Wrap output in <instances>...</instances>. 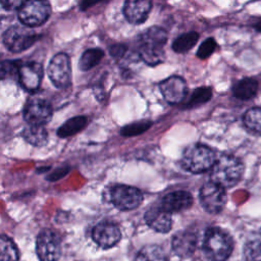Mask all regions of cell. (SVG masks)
I'll list each match as a JSON object with an SVG mask.
<instances>
[{
  "mask_svg": "<svg viewBox=\"0 0 261 261\" xmlns=\"http://www.w3.org/2000/svg\"><path fill=\"white\" fill-rule=\"evenodd\" d=\"M217 44L213 38H208L206 39L199 47L197 51V57L201 59H206L208 58L216 49Z\"/></svg>",
  "mask_w": 261,
  "mask_h": 261,
  "instance_id": "4dcf8cb0",
  "label": "cell"
},
{
  "mask_svg": "<svg viewBox=\"0 0 261 261\" xmlns=\"http://www.w3.org/2000/svg\"><path fill=\"white\" fill-rule=\"evenodd\" d=\"M259 234L261 236V228H260V231H259Z\"/></svg>",
  "mask_w": 261,
  "mask_h": 261,
  "instance_id": "d590c367",
  "label": "cell"
},
{
  "mask_svg": "<svg viewBox=\"0 0 261 261\" xmlns=\"http://www.w3.org/2000/svg\"><path fill=\"white\" fill-rule=\"evenodd\" d=\"M20 62L16 60L0 61V81L18 76Z\"/></svg>",
  "mask_w": 261,
  "mask_h": 261,
  "instance_id": "f1b7e54d",
  "label": "cell"
},
{
  "mask_svg": "<svg viewBox=\"0 0 261 261\" xmlns=\"http://www.w3.org/2000/svg\"><path fill=\"white\" fill-rule=\"evenodd\" d=\"M51 14V6L47 1H25L18 9L20 22L28 27H38L44 23Z\"/></svg>",
  "mask_w": 261,
  "mask_h": 261,
  "instance_id": "5b68a950",
  "label": "cell"
},
{
  "mask_svg": "<svg viewBox=\"0 0 261 261\" xmlns=\"http://www.w3.org/2000/svg\"><path fill=\"white\" fill-rule=\"evenodd\" d=\"M152 122L151 121H138L130 123L128 125H125L124 127L121 128V136L123 137H134L138 136L144 132H146L150 126Z\"/></svg>",
  "mask_w": 261,
  "mask_h": 261,
  "instance_id": "f546056e",
  "label": "cell"
},
{
  "mask_svg": "<svg viewBox=\"0 0 261 261\" xmlns=\"http://www.w3.org/2000/svg\"><path fill=\"white\" fill-rule=\"evenodd\" d=\"M212 96V90L208 87H201L194 90L190 100L187 103L188 107H194L206 103Z\"/></svg>",
  "mask_w": 261,
  "mask_h": 261,
  "instance_id": "83f0119b",
  "label": "cell"
},
{
  "mask_svg": "<svg viewBox=\"0 0 261 261\" xmlns=\"http://www.w3.org/2000/svg\"><path fill=\"white\" fill-rule=\"evenodd\" d=\"M151 8L152 3L147 0L126 1L123 6V13L130 23L140 24L147 19Z\"/></svg>",
  "mask_w": 261,
  "mask_h": 261,
  "instance_id": "ac0fdd59",
  "label": "cell"
},
{
  "mask_svg": "<svg viewBox=\"0 0 261 261\" xmlns=\"http://www.w3.org/2000/svg\"><path fill=\"white\" fill-rule=\"evenodd\" d=\"M232 239L219 227H210L205 232L203 249L213 261H225L232 252Z\"/></svg>",
  "mask_w": 261,
  "mask_h": 261,
  "instance_id": "3957f363",
  "label": "cell"
},
{
  "mask_svg": "<svg viewBox=\"0 0 261 261\" xmlns=\"http://www.w3.org/2000/svg\"><path fill=\"white\" fill-rule=\"evenodd\" d=\"M258 91V82L251 77L243 79L232 86V95L241 100L252 99Z\"/></svg>",
  "mask_w": 261,
  "mask_h": 261,
  "instance_id": "d6986e66",
  "label": "cell"
},
{
  "mask_svg": "<svg viewBox=\"0 0 261 261\" xmlns=\"http://www.w3.org/2000/svg\"><path fill=\"white\" fill-rule=\"evenodd\" d=\"M87 117L85 116H75L70 119H68L66 122H64L57 130V135L60 138H66L70 137L72 135H75L80 130H82L87 125Z\"/></svg>",
  "mask_w": 261,
  "mask_h": 261,
  "instance_id": "44dd1931",
  "label": "cell"
},
{
  "mask_svg": "<svg viewBox=\"0 0 261 261\" xmlns=\"http://www.w3.org/2000/svg\"><path fill=\"white\" fill-rule=\"evenodd\" d=\"M167 41V33L160 27L147 29L139 38L140 57L148 65H157L164 61V45Z\"/></svg>",
  "mask_w": 261,
  "mask_h": 261,
  "instance_id": "6da1fadb",
  "label": "cell"
},
{
  "mask_svg": "<svg viewBox=\"0 0 261 261\" xmlns=\"http://www.w3.org/2000/svg\"><path fill=\"white\" fill-rule=\"evenodd\" d=\"M125 50H126V48L123 45H114V46L110 47L109 52L113 58L117 59V58H120L123 56V54L125 53Z\"/></svg>",
  "mask_w": 261,
  "mask_h": 261,
  "instance_id": "1f68e13d",
  "label": "cell"
},
{
  "mask_svg": "<svg viewBox=\"0 0 261 261\" xmlns=\"http://www.w3.org/2000/svg\"><path fill=\"white\" fill-rule=\"evenodd\" d=\"M199 198L203 208L212 214L219 213L226 203L224 189L212 181L204 184L200 190Z\"/></svg>",
  "mask_w": 261,
  "mask_h": 261,
  "instance_id": "9c48e42d",
  "label": "cell"
},
{
  "mask_svg": "<svg viewBox=\"0 0 261 261\" xmlns=\"http://www.w3.org/2000/svg\"><path fill=\"white\" fill-rule=\"evenodd\" d=\"M110 201L119 210H133L142 203L143 194L135 187L118 185L110 190Z\"/></svg>",
  "mask_w": 261,
  "mask_h": 261,
  "instance_id": "52a82bcc",
  "label": "cell"
},
{
  "mask_svg": "<svg viewBox=\"0 0 261 261\" xmlns=\"http://www.w3.org/2000/svg\"><path fill=\"white\" fill-rule=\"evenodd\" d=\"M244 172V164L233 155H222L211 167L210 178L217 186L228 189L236 186Z\"/></svg>",
  "mask_w": 261,
  "mask_h": 261,
  "instance_id": "7a4b0ae2",
  "label": "cell"
},
{
  "mask_svg": "<svg viewBox=\"0 0 261 261\" xmlns=\"http://www.w3.org/2000/svg\"><path fill=\"white\" fill-rule=\"evenodd\" d=\"M243 121L249 129L261 133V107H254L249 109L244 114Z\"/></svg>",
  "mask_w": 261,
  "mask_h": 261,
  "instance_id": "4316f807",
  "label": "cell"
},
{
  "mask_svg": "<svg viewBox=\"0 0 261 261\" xmlns=\"http://www.w3.org/2000/svg\"><path fill=\"white\" fill-rule=\"evenodd\" d=\"M244 252L249 261H261V236L250 238L245 245Z\"/></svg>",
  "mask_w": 261,
  "mask_h": 261,
  "instance_id": "484cf974",
  "label": "cell"
},
{
  "mask_svg": "<svg viewBox=\"0 0 261 261\" xmlns=\"http://www.w3.org/2000/svg\"><path fill=\"white\" fill-rule=\"evenodd\" d=\"M135 261H167V257L159 246L148 245L140 250Z\"/></svg>",
  "mask_w": 261,
  "mask_h": 261,
  "instance_id": "603a6c76",
  "label": "cell"
},
{
  "mask_svg": "<svg viewBox=\"0 0 261 261\" xmlns=\"http://www.w3.org/2000/svg\"><path fill=\"white\" fill-rule=\"evenodd\" d=\"M121 233L119 227L109 221L98 223L92 231V238L95 243L103 249H108L115 246L120 240Z\"/></svg>",
  "mask_w": 261,
  "mask_h": 261,
  "instance_id": "7c38bea8",
  "label": "cell"
},
{
  "mask_svg": "<svg viewBox=\"0 0 261 261\" xmlns=\"http://www.w3.org/2000/svg\"><path fill=\"white\" fill-rule=\"evenodd\" d=\"M36 252L40 261H57L61 253L59 237L51 229L42 230L37 238Z\"/></svg>",
  "mask_w": 261,
  "mask_h": 261,
  "instance_id": "ba28073f",
  "label": "cell"
},
{
  "mask_svg": "<svg viewBox=\"0 0 261 261\" xmlns=\"http://www.w3.org/2000/svg\"><path fill=\"white\" fill-rule=\"evenodd\" d=\"M193 205V197L187 191H175L165 195L160 206L169 214L189 209Z\"/></svg>",
  "mask_w": 261,
  "mask_h": 261,
  "instance_id": "2e32d148",
  "label": "cell"
},
{
  "mask_svg": "<svg viewBox=\"0 0 261 261\" xmlns=\"http://www.w3.org/2000/svg\"><path fill=\"white\" fill-rule=\"evenodd\" d=\"M254 27L258 32H261V18L254 24Z\"/></svg>",
  "mask_w": 261,
  "mask_h": 261,
  "instance_id": "e575fe53",
  "label": "cell"
},
{
  "mask_svg": "<svg viewBox=\"0 0 261 261\" xmlns=\"http://www.w3.org/2000/svg\"><path fill=\"white\" fill-rule=\"evenodd\" d=\"M164 99L170 104L180 103L187 96L188 87L186 81L177 75L169 76L159 85Z\"/></svg>",
  "mask_w": 261,
  "mask_h": 261,
  "instance_id": "4fadbf2b",
  "label": "cell"
},
{
  "mask_svg": "<svg viewBox=\"0 0 261 261\" xmlns=\"http://www.w3.org/2000/svg\"><path fill=\"white\" fill-rule=\"evenodd\" d=\"M37 39L38 36L34 30L22 25L11 27L3 34V43L12 52H21L30 48Z\"/></svg>",
  "mask_w": 261,
  "mask_h": 261,
  "instance_id": "8992f818",
  "label": "cell"
},
{
  "mask_svg": "<svg viewBox=\"0 0 261 261\" xmlns=\"http://www.w3.org/2000/svg\"><path fill=\"white\" fill-rule=\"evenodd\" d=\"M145 221L152 229L162 233L169 231L172 225L171 215L166 212L160 204L154 205L147 210L145 213Z\"/></svg>",
  "mask_w": 261,
  "mask_h": 261,
  "instance_id": "9a60e30c",
  "label": "cell"
},
{
  "mask_svg": "<svg viewBox=\"0 0 261 261\" xmlns=\"http://www.w3.org/2000/svg\"><path fill=\"white\" fill-rule=\"evenodd\" d=\"M197 247V236L191 230H180L173 236L172 249L173 252L181 257L186 258L191 256Z\"/></svg>",
  "mask_w": 261,
  "mask_h": 261,
  "instance_id": "e0dca14e",
  "label": "cell"
},
{
  "mask_svg": "<svg viewBox=\"0 0 261 261\" xmlns=\"http://www.w3.org/2000/svg\"><path fill=\"white\" fill-rule=\"evenodd\" d=\"M24 140L34 146H44L48 140V133L44 125H30L22 132Z\"/></svg>",
  "mask_w": 261,
  "mask_h": 261,
  "instance_id": "ffe728a7",
  "label": "cell"
},
{
  "mask_svg": "<svg viewBox=\"0 0 261 261\" xmlns=\"http://www.w3.org/2000/svg\"><path fill=\"white\" fill-rule=\"evenodd\" d=\"M48 74L51 82L57 88H66L71 80V66L67 54H56L48 66Z\"/></svg>",
  "mask_w": 261,
  "mask_h": 261,
  "instance_id": "30bf717a",
  "label": "cell"
},
{
  "mask_svg": "<svg viewBox=\"0 0 261 261\" xmlns=\"http://www.w3.org/2000/svg\"><path fill=\"white\" fill-rule=\"evenodd\" d=\"M23 118L30 125H44L52 118V108L45 100L32 99L24 106Z\"/></svg>",
  "mask_w": 261,
  "mask_h": 261,
  "instance_id": "8fae6325",
  "label": "cell"
},
{
  "mask_svg": "<svg viewBox=\"0 0 261 261\" xmlns=\"http://www.w3.org/2000/svg\"><path fill=\"white\" fill-rule=\"evenodd\" d=\"M199 39L197 32H189L177 37L172 43V49L176 53H186L192 49Z\"/></svg>",
  "mask_w": 261,
  "mask_h": 261,
  "instance_id": "cb8c5ba5",
  "label": "cell"
},
{
  "mask_svg": "<svg viewBox=\"0 0 261 261\" xmlns=\"http://www.w3.org/2000/svg\"><path fill=\"white\" fill-rule=\"evenodd\" d=\"M19 253L14 242L7 236L0 234V261H18Z\"/></svg>",
  "mask_w": 261,
  "mask_h": 261,
  "instance_id": "7402d4cb",
  "label": "cell"
},
{
  "mask_svg": "<svg viewBox=\"0 0 261 261\" xmlns=\"http://www.w3.org/2000/svg\"><path fill=\"white\" fill-rule=\"evenodd\" d=\"M1 5L8 10L11 9H19V7L23 4V1H14V0H6V1H0Z\"/></svg>",
  "mask_w": 261,
  "mask_h": 261,
  "instance_id": "d6a6232c",
  "label": "cell"
},
{
  "mask_svg": "<svg viewBox=\"0 0 261 261\" xmlns=\"http://www.w3.org/2000/svg\"><path fill=\"white\" fill-rule=\"evenodd\" d=\"M67 169L66 168H62V169H58V170H56V172H54L49 178H50V180H56V179H58V178H60V177H62L63 175L62 174H65L67 171H66Z\"/></svg>",
  "mask_w": 261,
  "mask_h": 261,
  "instance_id": "836d02e7",
  "label": "cell"
},
{
  "mask_svg": "<svg viewBox=\"0 0 261 261\" xmlns=\"http://www.w3.org/2000/svg\"><path fill=\"white\" fill-rule=\"evenodd\" d=\"M215 161V152L202 144H193L187 147L181 158L184 168L193 173H201L211 169Z\"/></svg>",
  "mask_w": 261,
  "mask_h": 261,
  "instance_id": "277c9868",
  "label": "cell"
},
{
  "mask_svg": "<svg viewBox=\"0 0 261 261\" xmlns=\"http://www.w3.org/2000/svg\"><path fill=\"white\" fill-rule=\"evenodd\" d=\"M104 56V52L101 49H88L86 50L80 59V68L82 70H89L96 66Z\"/></svg>",
  "mask_w": 261,
  "mask_h": 261,
  "instance_id": "d4e9b609",
  "label": "cell"
},
{
  "mask_svg": "<svg viewBox=\"0 0 261 261\" xmlns=\"http://www.w3.org/2000/svg\"><path fill=\"white\" fill-rule=\"evenodd\" d=\"M18 81L28 91H36L43 79V67L38 62H28L21 64L18 70Z\"/></svg>",
  "mask_w": 261,
  "mask_h": 261,
  "instance_id": "5bb4252c",
  "label": "cell"
}]
</instances>
